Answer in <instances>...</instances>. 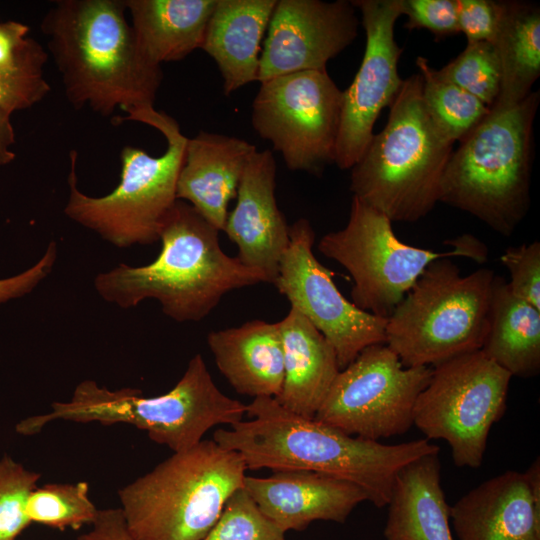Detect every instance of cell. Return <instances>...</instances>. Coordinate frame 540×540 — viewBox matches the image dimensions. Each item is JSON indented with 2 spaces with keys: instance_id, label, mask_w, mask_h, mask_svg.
I'll use <instances>...</instances> for the list:
<instances>
[{
  "instance_id": "cell-1",
  "label": "cell",
  "mask_w": 540,
  "mask_h": 540,
  "mask_svg": "<svg viewBox=\"0 0 540 540\" xmlns=\"http://www.w3.org/2000/svg\"><path fill=\"white\" fill-rule=\"evenodd\" d=\"M247 421L213 433V441L237 452L246 469L305 470L322 473L360 487L368 501L387 506L399 470L440 448L428 439L388 445L346 434L259 397L246 405Z\"/></svg>"
},
{
  "instance_id": "cell-2",
  "label": "cell",
  "mask_w": 540,
  "mask_h": 540,
  "mask_svg": "<svg viewBox=\"0 0 540 540\" xmlns=\"http://www.w3.org/2000/svg\"><path fill=\"white\" fill-rule=\"evenodd\" d=\"M125 0H58L41 21L67 101L102 116L131 120L154 109L161 66L141 51Z\"/></svg>"
},
{
  "instance_id": "cell-3",
  "label": "cell",
  "mask_w": 540,
  "mask_h": 540,
  "mask_svg": "<svg viewBox=\"0 0 540 540\" xmlns=\"http://www.w3.org/2000/svg\"><path fill=\"white\" fill-rule=\"evenodd\" d=\"M219 230L189 203L177 200L166 217L161 250L147 265L120 263L94 278L97 294L122 309L155 299L177 322L204 319L235 289L267 282L265 275L230 257L220 247Z\"/></svg>"
},
{
  "instance_id": "cell-4",
  "label": "cell",
  "mask_w": 540,
  "mask_h": 540,
  "mask_svg": "<svg viewBox=\"0 0 540 540\" xmlns=\"http://www.w3.org/2000/svg\"><path fill=\"white\" fill-rule=\"evenodd\" d=\"M539 103V91H532L514 106L491 107L453 150L439 202L510 236L530 206L533 126Z\"/></svg>"
},
{
  "instance_id": "cell-5",
  "label": "cell",
  "mask_w": 540,
  "mask_h": 540,
  "mask_svg": "<svg viewBox=\"0 0 540 540\" xmlns=\"http://www.w3.org/2000/svg\"><path fill=\"white\" fill-rule=\"evenodd\" d=\"M389 108L385 127L351 168L350 190L392 223L417 222L439 202L454 143L427 112L419 73L403 80Z\"/></svg>"
},
{
  "instance_id": "cell-6",
  "label": "cell",
  "mask_w": 540,
  "mask_h": 540,
  "mask_svg": "<svg viewBox=\"0 0 540 540\" xmlns=\"http://www.w3.org/2000/svg\"><path fill=\"white\" fill-rule=\"evenodd\" d=\"M241 456L213 440L173 452L118 491L135 540H201L229 497L243 486Z\"/></svg>"
},
{
  "instance_id": "cell-7",
  "label": "cell",
  "mask_w": 540,
  "mask_h": 540,
  "mask_svg": "<svg viewBox=\"0 0 540 540\" xmlns=\"http://www.w3.org/2000/svg\"><path fill=\"white\" fill-rule=\"evenodd\" d=\"M163 134L166 151L153 157L143 149L121 150L119 184L103 196L83 193L77 182V151L70 152L69 195L64 214L117 248L151 245L159 240L167 215L177 199V182L188 138L178 123L158 111L142 120Z\"/></svg>"
},
{
  "instance_id": "cell-8",
  "label": "cell",
  "mask_w": 540,
  "mask_h": 540,
  "mask_svg": "<svg viewBox=\"0 0 540 540\" xmlns=\"http://www.w3.org/2000/svg\"><path fill=\"white\" fill-rule=\"evenodd\" d=\"M494 276L488 268L463 276L449 258L433 261L387 318L385 344L405 367L480 350Z\"/></svg>"
},
{
  "instance_id": "cell-9",
  "label": "cell",
  "mask_w": 540,
  "mask_h": 540,
  "mask_svg": "<svg viewBox=\"0 0 540 540\" xmlns=\"http://www.w3.org/2000/svg\"><path fill=\"white\" fill-rule=\"evenodd\" d=\"M447 243L451 248L444 252L403 243L385 214L353 196L346 225L324 235L318 250L351 275L352 303L387 319L433 261L450 257L478 263L487 260V247L470 234Z\"/></svg>"
},
{
  "instance_id": "cell-10",
  "label": "cell",
  "mask_w": 540,
  "mask_h": 540,
  "mask_svg": "<svg viewBox=\"0 0 540 540\" xmlns=\"http://www.w3.org/2000/svg\"><path fill=\"white\" fill-rule=\"evenodd\" d=\"M511 378L481 350L439 363L416 400L413 425L428 440L446 441L456 466L478 468L506 410Z\"/></svg>"
},
{
  "instance_id": "cell-11",
  "label": "cell",
  "mask_w": 540,
  "mask_h": 540,
  "mask_svg": "<svg viewBox=\"0 0 540 540\" xmlns=\"http://www.w3.org/2000/svg\"><path fill=\"white\" fill-rule=\"evenodd\" d=\"M431 373L405 367L385 343L370 345L338 372L314 419L371 441L404 434Z\"/></svg>"
},
{
  "instance_id": "cell-12",
  "label": "cell",
  "mask_w": 540,
  "mask_h": 540,
  "mask_svg": "<svg viewBox=\"0 0 540 540\" xmlns=\"http://www.w3.org/2000/svg\"><path fill=\"white\" fill-rule=\"evenodd\" d=\"M341 108L342 91L327 70L301 71L261 83L251 122L290 170L318 175L333 163Z\"/></svg>"
},
{
  "instance_id": "cell-13",
  "label": "cell",
  "mask_w": 540,
  "mask_h": 540,
  "mask_svg": "<svg viewBox=\"0 0 540 540\" xmlns=\"http://www.w3.org/2000/svg\"><path fill=\"white\" fill-rule=\"evenodd\" d=\"M311 223L290 226V242L273 285L332 345L340 370L366 347L385 343L386 318L365 312L347 300L333 273L314 255Z\"/></svg>"
},
{
  "instance_id": "cell-14",
  "label": "cell",
  "mask_w": 540,
  "mask_h": 540,
  "mask_svg": "<svg viewBox=\"0 0 540 540\" xmlns=\"http://www.w3.org/2000/svg\"><path fill=\"white\" fill-rule=\"evenodd\" d=\"M361 13L366 43L360 67L342 91V108L333 163L351 169L374 135L381 111L390 107L403 80L398 72L402 49L395 23L403 15L401 0H353Z\"/></svg>"
},
{
  "instance_id": "cell-15",
  "label": "cell",
  "mask_w": 540,
  "mask_h": 540,
  "mask_svg": "<svg viewBox=\"0 0 540 540\" xmlns=\"http://www.w3.org/2000/svg\"><path fill=\"white\" fill-rule=\"evenodd\" d=\"M352 1L277 0L259 60L260 83L291 73L326 70L356 38Z\"/></svg>"
},
{
  "instance_id": "cell-16",
  "label": "cell",
  "mask_w": 540,
  "mask_h": 540,
  "mask_svg": "<svg viewBox=\"0 0 540 540\" xmlns=\"http://www.w3.org/2000/svg\"><path fill=\"white\" fill-rule=\"evenodd\" d=\"M458 540H540V462L508 470L450 506Z\"/></svg>"
},
{
  "instance_id": "cell-17",
  "label": "cell",
  "mask_w": 540,
  "mask_h": 540,
  "mask_svg": "<svg viewBox=\"0 0 540 540\" xmlns=\"http://www.w3.org/2000/svg\"><path fill=\"white\" fill-rule=\"evenodd\" d=\"M276 162L272 151L256 150L249 158L237 190V203L224 227L245 266L262 272L273 284L290 242V226L275 198Z\"/></svg>"
},
{
  "instance_id": "cell-18",
  "label": "cell",
  "mask_w": 540,
  "mask_h": 540,
  "mask_svg": "<svg viewBox=\"0 0 540 540\" xmlns=\"http://www.w3.org/2000/svg\"><path fill=\"white\" fill-rule=\"evenodd\" d=\"M243 487L260 511L283 532L301 531L312 522L344 523L368 501L357 485L330 475L305 471H275L268 477L245 475Z\"/></svg>"
},
{
  "instance_id": "cell-19",
  "label": "cell",
  "mask_w": 540,
  "mask_h": 540,
  "mask_svg": "<svg viewBox=\"0 0 540 540\" xmlns=\"http://www.w3.org/2000/svg\"><path fill=\"white\" fill-rule=\"evenodd\" d=\"M257 150L244 139L200 131L188 139L177 182V199L193 206L219 231L237 196L245 166Z\"/></svg>"
},
{
  "instance_id": "cell-20",
  "label": "cell",
  "mask_w": 540,
  "mask_h": 540,
  "mask_svg": "<svg viewBox=\"0 0 540 540\" xmlns=\"http://www.w3.org/2000/svg\"><path fill=\"white\" fill-rule=\"evenodd\" d=\"M277 0H216L201 49L216 62L223 92L257 81L261 42Z\"/></svg>"
},
{
  "instance_id": "cell-21",
  "label": "cell",
  "mask_w": 540,
  "mask_h": 540,
  "mask_svg": "<svg viewBox=\"0 0 540 540\" xmlns=\"http://www.w3.org/2000/svg\"><path fill=\"white\" fill-rule=\"evenodd\" d=\"M207 344L219 371L237 393L253 398L280 394L284 367L278 322L252 320L212 331Z\"/></svg>"
},
{
  "instance_id": "cell-22",
  "label": "cell",
  "mask_w": 540,
  "mask_h": 540,
  "mask_svg": "<svg viewBox=\"0 0 540 540\" xmlns=\"http://www.w3.org/2000/svg\"><path fill=\"white\" fill-rule=\"evenodd\" d=\"M284 378L276 401L299 416L313 419L340 371L328 340L295 308L278 322Z\"/></svg>"
},
{
  "instance_id": "cell-23",
  "label": "cell",
  "mask_w": 540,
  "mask_h": 540,
  "mask_svg": "<svg viewBox=\"0 0 540 540\" xmlns=\"http://www.w3.org/2000/svg\"><path fill=\"white\" fill-rule=\"evenodd\" d=\"M439 452L423 455L397 473L387 505L385 540H454Z\"/></svg>"
},
{
  "instance_id": "cell-24",
  "label": "cell",
  "mask_w": 540,
  "mask_h": 540,
  "mask_svg": "<svg viewBox=\"0 0 540 540\" xmlns=\"http://www.w3.org/2000/svg\"><path fill=\"white\" fill-rule=\"evenodd\" d=\"M125 5L141 51L161 66L201 49L216 0H125Z\"/></svg>"
},
{
  "instance_id": "cell-25",
  "label": "cell",
  "mask_w": 540,
  "mask_h": 540,
  "mask_svg": "<svg viewBox=\"0 0 540 540\" xmlns=\"http://www.w3.org/2000/svg\"><path fill=\"white\" fill-rule=\"evenodd\" d=\"M480 350L512 377L539 374L540 310L513 295L500 275L493 278L488 329Z\"/></svg>"
},
{
  "instance_id": "cell-26",
  "label": "cell",
  "mask_w": 540,
  "mask_h": 540,
  "mask_svg": "<svg viewBox=\"0 0 540 540\" xmlns=\"http://www.w3.org/2000/svg\"><path fill=\"white\" fill-rule=\"evenodd\" d=\"M492 44L501 71L500 92L493 106L511 107L531 94L540 76L539 5L500 1L499 23Z\"/></svg>"
},
{
  "instance_id": "cell-27",
  "label": "cell",
  "mask_w": 540,
  "mask_h": 540,
  "mask_svg": "<svg viewBox=\"0 0 540 540\" xmlns=\"http://www.w3.org/2000/svg\"><path fill=\"white\" fill-rule=\"evenodd\" d=\"M415 63L421 75L422 98L427 112L449 141H460L478 125L490 108L442 78L427 58L418 56Z\"/></svg>"
},
{
  "instance_id": "cell-28",
  "label": "cell",
  "mask_w": 540,
  "mask_h": 540,
  "mask_svg": "<svg viewBox=\"0 0 540 540\" xmlns=\"http://www.w3.org/2000/svg\"><path fill=\"white\" fill-rule=\"evenodd\" d=\"M98 509L89 498L86 481L77 483H49L31 491L26 502V516L30 523L50 528L77 530L92 524Z\"/></svg>"
},
{
  "instance_id": "cell-29",
  "label": "cell",
  "mask_w": 540,
  "mask_h": 540,
  "mask_svg": "<svg viewBox=\"0 0 540 540\" xmlns=\"http://www.w3.org/2000/svg\"><path fill=\"white\" fill-rule=\"evenodd\" d=\"M438 74L491 108L500 92L501 71L495 47L489 42L467 43Z\"/></svg>"
},
{
  "instance_id": "cell-30",
  "label": "cell",
  "mask_w": 540,
  "mask_h": 540,
  "mask_svg": "<svg viewBox=\"0 0 540 540\" xmlns=\"http://www.w3.org/2000/svg\"><path fill=\"white\" fill-rule=\"evenodd\" d=\"M201 540H286L285 532L269 520L242 486L227 500L211 529Z\"/></svg>"
},
{
  "instance_id": "cell-31",
  "label": "cell",
  "mask_w": 540,
  "mask_h": 540,
  "mask_svg": "<svg viewBox=\"0 0 540 540\" xmlns=\"http://www.w3.org/2000/svg\"><path fill=\"white\" fill-rule=\"evenodd\" d=\"M41 474L8 455L0 460V540H16L31 523L25 512L29 494Z\"/></svg>"
},
{
  "instance_id": "cell-32",
  "label": "cell",
  "mask_w": 540,
  "mask_h": 540,
  "mask_svg": "<svg viewBox=\"0 0 540 540\" xmlns=\"http://www.w3.org/2000/svg\"><path fill=\"white\" fill-rule=\"evenodd\" d=\"M29 31L18 21L0 23V73H44L48 53L29 37Z\"/></svg>"
},
{
  "instance_id": "cell-33",
  "label": "cell",
  "mask_w": 540,
  "mask_h": 540,
  "mask_svg": "<svg viewBox=\"0 0 540 540\" xmlns=\"http://www.w3.org/2000/svg\"><path fill=\"white\" fill-rule=\"evenodd\" d=\"M500 261L509 272L513 295L540 310V242L509 247Z\"/></svg>"
},
{
  "instance_id": "cell-34",
  "label": "cell",
  "mask_w": 540,
  "mask_h": 540,
  "mask_svg": "<svg viewBox=\"0 0 540 540\" xmlns=\"http://www.w3.org/2000/svg\"><path fill=\"white\" fill-rule=\"evenodd\" d=\"M405 28L426 29L436 39L460 33L456 0H401Z\"/></svg>"
},
{
  "instance_id": "cell-35",
  "label": "cell",
  "mask_w": 540,
  "mask_h": 540,
  "mask_svg": "<svg viewBox=\"0 0 540 540\" xmlns=\"http://www.w3.org/2000/svg\"><path fill=\"white\" fill-rule=\"evenodd\" d=\"M49 92L44 73H0V109L11 115L33 107Z\"/></svg>"
},
{
  "instance_id": "cell-36",
  "label": "cell",
  "mask_w": 540,
  "mask_h": 540,
  "mask_svg": "<svg viewBox=\"0 0 540 540\" xmlns=\"http://www.w3.org/2000/svg\"><path fill=\"white\" fill-rule=\"evenodd\" d=\"M459 31L467 43H492L498 28L500 1L456 0Z\"/></svg>"
},
{
  "instance_id": "cell-37",
  "label": "cell",
  "mask_w": 540,
  "mask_h": 540,
  "mask_svg": "<svg viewBox=\"0 0 540 540\" xmlns=\"http://www.w3.org/2000/svg\"><path fill=\"white\" fill-rule=\"evenodd\" d=\"M57 256V245L52 241L31 267L14 276L0 279V306L36 289L53 271Z\"/></svg>"
},
{
  "instance_id": "cell-38",
  "label": "cell",
  "mask_w": 540,
  "mask_h": 540,
  "mask_svg": "<svg viewBox=\"0 0 540 540\" xmlns=\"http://www.w3.org/2000/svg\"><path fill=\"white\" fill-rule=\"evenodd\" d=\"M92 528L76 540H135L129 533L121 509H101Z\"/></svg>"
},
{
  "instance_id": "cell-39",
  "label": "cell",
  "mask_w": 540,
  "mask_h": 540,
  "mask_svg": "<svg viewBox=\"0 0 540 540\" xmlns=\"http://www.w3.org/2000/svg\"><path fill=\"white\" fill-rule=\"evenodd\" d=\"M15 130L11 121V114L0 109V168L14 161L16 153Z\"/></svg>"
}]
</instances>
